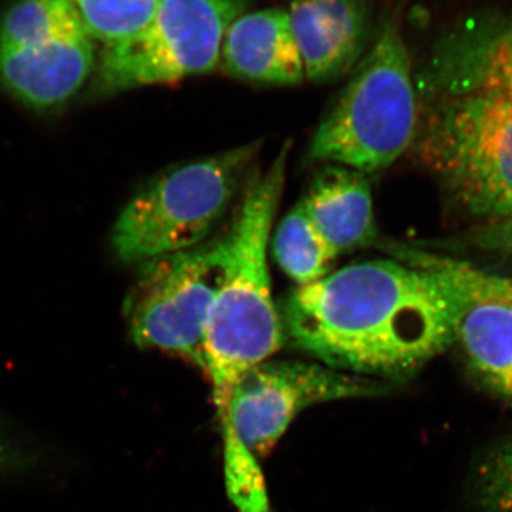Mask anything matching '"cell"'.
Wrapping results in <instances>:
<instances>
[{
  "instance_id": "cell-1",
  "label": "cell",
  "mask_w": 512,
  "mask_h": 512,
  "mask_svg": "<svg viewBox=\"0 0 512 512\" xmlns=\"http://www.w3.org/2000/svg\"><path fill=\"white\" fill-rule=\"evenodd\" d=\"M299 286L279 308L293 346L356 376L403 377L454 340V298L446 279L412 247Z\"/></svg>"
},
{
  "instance_id": "cell-2",
  "label": "cell",
  "mask_w": 512,
  "mask_h": 512,
  "mask_svg": "<svg viewBox=\"0 0 512 512\" xmlns=\"http://www.w3.org/2000/svg\"><path fill=\"white\" fill-rule=\"evenodd\" d=\"M289 144L244 191L229 227L224 281L215 299L204 339V372L220 426L227 420L239 380L284 345L281 315L272 298L269 239L285 188Z\"/></svg>"
},
{
  "instance_id": "cell-3",
  "label": "cell",
  "mask_w": 512,
  "mask_h": 512,
  "mask_svg": "<svg viewBox=\"0 0 512 512\" xmlns=\"http://www.w3.org/2000/svg\"><path fill=\"white\" fill-rule=\"evenodd\" d=\"M379 384L329 366L266 362L249 370L232 393L221 424L227 491L239 512H271L259 458L313 404L375 396Z\"/></svg>"
},
{
  "instance_id": "cell-4",
  "label": "cell",
  "mask_w": 512,
  "mask_h": 512,
  "mask_svg": "<svg viewBox=\"0 0 512 512\" xmlns=\"http://www.w3.org/2000/svg\"><path fill=\"white\" fill-rule=\"evenodd\" d=\"M345 89L320 121L313 160L366 175L380 173L413 146L420 103L402 33L392 23L353 67Z\"/></svg>"
},
{
  "instance_id": "cell-5",
  "label": "cell",
  "mask_w": 512,
  "mask_h": 512,
  "mask_svg": "<svg viewBox=\"0 0 512 512\" xmlns=\"http://www.w3.org/2000/svg\"><path fill=\"white\" fill-rule=\"evenodd\" d=\"M420 163L471 217H512V103L484 92L447 94L420 114Z\"/></svg>"
},
{
  "instance_id": "cell-6",
  "label": "cell",
  "mask_w": 512,
  "mask_h": 512,
  "mask_svg": "<svg viewBox=\"0 0 512 512\" xmlns=\"http://www.w3.org/2000/svg\"><path fill=\"white\" fill-rule=\"evenodd\" d=\"M258 150V143L247 144L158 175L117 218L111 235L114 254L126 264H146L210 239Z\"/></svg>"
},
{
  "instance_id": "cell-7",
  "label": "cell",
  "mask_w": 512,
  "mask_h": 512,
  "mask_svg": "<svg viewBox=\"0 0 512 512\" xmlns=\"http://www.w3.org/2000/svg\"><path fill=\"white\" fill-rule=\"evenodd\" d=\"M229 232L198 247L143 264L127 299L130 336L204 370V339L212 306L224 281Z\"/></svg>"
},
{
  "instance_id": "cell-8",
  "label": "cell",
  "mask_w": 512,
  "mask_h": 512,
  "mask_svg": "<svg viewBox=\"0 0 512 512\" xmlns=\"http://www.w3.org/2000/svg\"><path fill=\"white\" fill-rule=\"evenodd\" d=\"M245 8L247 0H160L138 35L106 47L97 92H128L212 72L220 66L229 25Z\"/></svg>"
},
{
  "instance_id": "cell-9",
  "label": "cell",
  "mask_w": 512,
  "mask_h": 512,
  "mask_svg": "<svg viewBox=\"0 0 512 512\" xmlns=\"http://www.w3.org/2000/svg\"><path fill=\"white\" fill-rule=\"evenodd\" d=\"M94 62L93 42L87 36L0 47V84L32 109H56L82 89Z\"/></svg>"
},
{
  "instance_id": "cell-10",
  "label": "cell",
  "mask_w": 512,
  "mask_h": 512,
  "mask_svg": "<svg viewBox=\"0 0 512 512\" xmlns=\"http://www.w3.org/2000/svg\"><path fill=\"white\" fill-rule=\"evenodd\" d=\"M288 15L306 79L328 82L359 62L369 28L363 0H291Z\"/></svg>"
},
{
  "instance_id": "cell-11",
  "label": "cell",
  "mask_w": 512,
  "mask_h": 512,
  "mask_svg": "<svg viewBox=\"0 0 512 512\" xmlns=\"http://www.w3.org/2000/svg\"><path fill=\"white\" fill-rule=\"evenodd\" d=\"M220 66L229 76L251 83L295 86L305 80L288 10L239 15L225 33Z\"/></svg>"
},
{
  "instance_id": "cell-12",
  "label": "cell",
  "mask_w": 512,
  "mask_h": 512,
  "mask_svg": "<svg viewBox=\"0 0 512 512\" xmlns=\"http://www.w3.org/2000/svg\"><path fill=\"white\" fill-rule=\"evenodd\" d=\"M301 202L313 227L336 256L375 241L372 188L366 174L330 164Z\"/></svg>"
},
{
  "instance_id": "cell-13",
  "label": "cell",
  "mask_w": 512,
  "mask_h": 512,
  "mask_svg": "<svg viewBox=\"0 0 512 512\" xmlns=\"http://www.w3.org/2000/svg\"><path fill=\"white\" fill-rule=\"evenodd\" d=\"M450 285V284H448ZM454 298V339L490 389L512 402V308L468 296L450 285Z\"/></svg>"
},
{
  "instance_id": "cell-14",
  "label": "cell",
  "mask_w": 512,
  "mask_h": 512,
  "mask_svg": "<svg viewBox=\"0 0 512 512\" xmlns=\"http://www.w3.org/2000/svg\"><path fill=\"white\" fill-rule=\"evenodd\" d=\"M84 36L82 19L69 0H16L0 18V47L35 46Z\"/></svg>"
},
{
  "instance_id": "cell-15",
  "label": "cell",
  "mask_w": 512,
  "mask_h": 512,
  "mask_svg": "<svg viewBox=\"0 0 512 512\" xmlns=\"http://www.w3.org/2000/svg\"><path fill=\"white\" fill-rule=\"evenodd\" d=\"M272 252L282 271L298 288L325 278L338 258L313 227L302 202L293 207L276 228Z\"/></svg>"
},
{
  "instance_id": "cell-16",
  "label": "cell",
  "mask_w": 512,
  "mask_h": 512,
  "mask_svg": "<svg viewBox=\"0 0 512 512\" xmlns=\"http://www.w3.org/2000/svg\"><path fill=\"white\" fill-rule=\"evenodd\" d=\"M82 19L90 39L106 47L138 35L160 5V0H69Z\"/></svg>"
},
{
  "instance_id": "cell-17",
  "label": "cell",
  "mask_w": 512,
  "mask_h": 512,
  "mask_svg": "<svg viewBox=\"0 0 512 512\" xmlns=\"http://www.w3.org/2000/svg\"><path fill=\"white\" fill-rule=\"evenodd\" d=\"M421 264L446 279L457 291L476 298L505 303L512 308V276L491 274L453 256L413 248Z\"/></svg>"
},
{
  "instance_id": "cell-18",
  "label": "cell",
  "mask_w": 512,
  "mask_h": 512,
  "mask_svg": "<svg viewBox=\"0 0 512 512\" xmlns=\"http://www.w3.org/2000/svg\"><path fill=\"white\" fill-rule=\"evenodd\" d=\"M473 69L456 93L484 92L512 103V26L478 53Z\"/></svg>"
},
{
  "instance_id": "cell-19",
  "label": "cell",
  "mask_w": 512,
  "mask_h": 512,
  "mask_svg": "<svg viewBox=\"0 0 512 512\" xmlns=\"http://www.w3.org/2000/svg\"><path fill=\"white\" fill-rule=\"evenodd\" d=\"M478 490L485 512H512V443L497 448L487 458Z\"/></svg>"
},
{
  "instance_id": "cell-20",
  "label": "cell",
  "mask_w": 512,
  "mask_h": 512,
  "mask_svg": "<svg viewBox=\"0 0 512 512\" xmlns=\"http://www.w3.org/2000/svg\"><path fill=\"white\" fill-rule=\"evenodd\" d=\"M457 242L478 251L504 255L512 259V217L490 224H480L463 238L457 239Z\"/></svg>"
},
{
  "instance_id": "cell-21",
  "label": "cell",
  "mask_w": 512,
  "mask_h": 512,
  "mask_svg": "<svg viewBox=\"0 0 512 512\" xmlns=\"http://www.w3.org/2000/svg\"><path fill=\"white\" fill-rule=\"evenodd\" d=\"M35 464L33 453L23 446L0 423V478H8L29 470Z\"/></svg>"
}]
</instances>
